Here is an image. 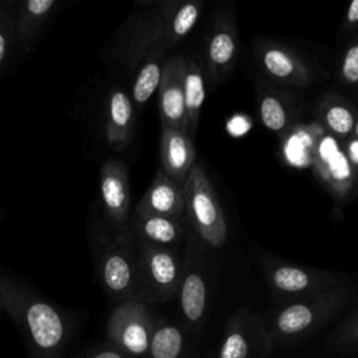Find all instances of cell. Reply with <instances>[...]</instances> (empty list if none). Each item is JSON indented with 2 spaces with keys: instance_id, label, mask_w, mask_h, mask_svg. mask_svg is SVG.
Returning <instances> with one entry per match:
<instances>
[{
  "instance_id": "cell-1",
  "label": "cell",
  "mask_w": 358,
  "mask_h": 358,
  "mask_svg": "<svg viewBox=\"0 0 358 358\" xmlns=\"http://www.w3.org/2000/svg\"><path fill=\"white\" fill-rule=\"evenodd\" d=\"M358 287L347 282L317 295L287 302L270 317L267 331L273 344L296 343L340 315L357 296Z\"/></svg>"
},
{
  "instance_id": "cell-2",
  "label": "cell",
  "mask_w": 358,
  "mask_h": 358,
  "mask_svg": "<svg viewBox=\"0 0 358 358\" xmlns=\"http://www.w3.org/2000/svg\"><path fill=\"white\" fill-rule=\"evenodd\" d=\"M186 217L196 235L210 248L224 246L228 235L227 220L215 189L200 161L190 169L183 186Z\"/></svg>"
},
{
  "instance_id": "cell-3",
  "label": "cell",
  "mask_w": 358,
  "mask_h": 358,
  "mask_svg": "<svg viewBox=\"0 0 358 358\" xmlns=\"http://www.w3.org/2000/svg\"><path fill=\"white\" fill-rule=\"evenodd\" d=\"M262 266L273 294L285 303L350 282L344 273L303 267L273 257L262 259Z\"/></svg>"
},
{
  "instance_id": "cell-4",
  "label": "cell",
  "mask_w": 358,
  "mask_h": 358,
  "mask_svg": "<svg viewBox=\"0 0 358 358\" xmlns=\"http://www.w3.org/2000/svg\"><path fill=\"white\" fill-rule=\"evenodd\" d=\"M140 301L168 302L178 295L183 266L172 248L136 241Z\"/></svg>"
},
{
  "instance_id": "cell-5",
  "label": "cell",
  "mask_w": 358,
  "mask_h": 358,
  "mask_svg": "<svg viewBox=\"0 0 358 358\" xmlns=\"http://www.w3.org/2000/svg\"><path fill=\"white\" fill-rule=\"evenodd\" d=\"M99 267L102 284L108 292L123 302L140 301L137 255L129 225L115 229L110 238L101 242Z\"/></svg>"
},
{
  "instance_id": "cell-6",
  "label": "cell",
  "mask_w": 358,
  "mask_h": 358,
  "mask_svg": "<svg viewBox=\"0 0 358 358\" xmlns=\"http://www.w3.org/2000/svg\"><path fill=\"white\" fill-rule=\"evenodd\" d=\"M273 348L266 322L239 308L228 317L214 358H267Z\"/></svg>"
},
{
  "instance_id": "cell-7",
  "label": "cell",
  "mask_w": 358,
  "mask_h": 358,
  "mask_svg": "<svg viewBox=\"0 0 358 358\" xmlns=\"http://www.w3.org/2000/svg\"><path fill=\"white\" fill-rule=\"evenodd\" d=\"M310 165L337 200L343 201L352 196L358 183V168L352 165L337 138L323 131L316 141Z\"/></svg>"
},
{
  "instance_id": "cell-8",
  "label": "cell",
  "mask_w": 358,
  "mask_h": 358,
  "mask_svg": "<svg viewBox=\"0 0 358 358\" xmlns=\"http://www.w3.org/2000/svg\"><path fill=\"white\" fill-rule=\"evenodd\" d=\"M238 55V28L231 10L215 13L206 38V69L213 87L221 84L232 71Z\"/></svg>"
},
{
  "instance_id": "cell-9",
  "label": "cell",
  "mask_w": 358,
  "mask_h": 358,
  "mask_svg": "<svg viewBox=\"0 0 358 358\" xmlns=\"http://www.w3.org/2000/svg\"><path fill=\"white\" fill-rule=\"evenodd\" d=\"M154 329V319L145 302L131 299L122 302L109 320L110 336L130 355L147 358Z\"/></svg>"
},
{
  "instance_id": "cell-10",
  "label": "cell",
  "mask_w": 358,
  "mask_h": 358,
  "mask_svg": "<svg viewBox=\"0 0 358 358\" xmlns=\"http://www.w3.org/2000/svg\"><path fill=\"white\" fill-rule=\"evenodd\" d=\"M255 57L260 69L271 80L292 85L306 87L315 81L310 66L291 48L270 39L255 43Z\"/></svg>"
},
{
  "instance_id": "cell-11",
  "label": "cell",
  "mask_w": 358,
  "mask_h": 358,
  "mask_svg": "<svg viewBox=\"0 0 358 358\" xmlns=\"http://www.w3.org/2000/svg\"><path fill=\"white\" fill-rule=\"evenodd\" d=\"M102 207L113 229L129 225L130 182L127 165L120 159H105L99 169Z\"/></svg>"
},
{
  "instance_id": "cell-12",
  "label": "cell",
  "mask_w": 358,
  "mask_h": 358,
  "mask_svg": "<svg viewBox=\"0 0 358 358\" xmlns=\"http://www.w3.org/2000/svg\"><path fill=\"white\" fill-rule=\"evenodd\" d=\"M183 76L185 56L175 55L168 57L158 87V112L161 126L186 133Z\"/></svg>"
},
{
  "instance_id": "cell-13",
  "label": "cell",
  "mask_w": 358,
  "mask_h": 358,
  "mask_svg": "<svg viewBox=\"0 0 358 358\" xmlns=\"http://www.w3.org/2000/svg\"><path fill=\"white\" fill-rule=\"evenodd\" d=\"M168 49L169 46L164 20L157 8L140 17L134 22L124 42L122 59L127 69L136 70L144 59L154 55L166 53Z\"/></svg>"
},
{
  "instance_id": "cell-14",
  "label": "cell",
  "mask_w": 358,
  "mask_h": 358,
  "mask_svg": "<svg viewBox=\"0 0 358 358\" xmlns=\"http://www.w3.org/2000/svg\"><path fill=\"white\" fill-rule=\"evenodd\" d=\"M186 257L176 296L179 299V309L185 326L190 331H197L207 316L208 288L206 277L200 266L193 259L189 246Z\"/></svg>"
},
{
  "instance_id": "cell-15",
  "label": "cell",
  "mask_w": 358,
  "mask_h": 358,
  "mask_svg": "<svg viewBox=\"0 0 358 358\" xmlns=\"http://www.w3.org/2000/svg\"><path fill=\"white\" fill-rule=\"evenodd\" d=\"M159 159V168L164 173L183 187L190 169L197 161L193 141L187 133L161 126Z\"/></svg>"
},
{
  "instance_id": "cell-16",
  "label": "cell",
  "mask_w": 358,
  "mask_h": 358,
  "mask_svg": "<svg viewBox=\"0 0 358 358\" xmlns=\"http://www.w3.org/2000/svg\"><path fill=\"white\" fill-rule=\"evenodd\" d=\"M134 211L182 220L183 214L186 215L183 187L168 178L164 171L158 168L150 187L137 203Z\"/></svg>"
},
{
  "instance_id": "cell-17",
  "label": "cell",
  "mask_w": 358,
  "mask_h": 358,
  "mask_svg": "<svg viewBox=\"0 0 358 358\" xmlns=\"http://www.w3.org/2000/svg\"><path fill=\"white\" fill-rule=\"evenodd\" d=\"M134 106L129 94L113 87L109 91L105 120V138L108 145L115 151H123L129 147L134 133Z\"/></svg>"
},
{
  "instance_id": "cell-18",
  "label": "cell",
  "mask_w": 358,
  "mask_h": 358,
  "mask_svg": "<svg viewBox=\"0 0 358 358\" xmlns=\"http://www.w3.org/2000/svg\"><path fill=\"white\" fill-rule=\"evenodd\" d=\"M257 109L262 123L273 133L284 136L295 126L296 108L294 99L284 91L266 81H259L256 87Z\"/></svg>"
},
{
  "instance_id": "cell-19",
  "label": "cell",
  "mask_w": 358,
  "mask_h": 358,
  "mask_svg": "<svg viewBox=\"0 0 358 358\" xmlns=\"http://www.w3.org/2000/svg\"><path fill=\"white\" fill-rule=\"evenodd\" d=\"M129 229L136 241L172 248L185 236L182 220H173L150 213L134 211L129 220Z\"/></svg>"
},
{
  "instance_id": "cell-20",
  "label": "cell",
  "mask_w": 358,
  "mask_h": 358,
  "mask_svg": "<svg viewBox=\"0 0 358 358\" xmlns=\"http://www.w3.org/2000/svg\"><path fill=\"white\" fill-rule=\"evenodd\" d=\"M157 8L164 20L166 41L169 49L176 46L196 25L203 1H179V0H164L157 3Z\"/></svg>"
},
{
  "instance_id": "cell-21",
  "label": "cell",
  "mask_w": 358,
  "mask_h": 358,
  "mask_svg": "<svg viewBox=\"0 0 358 358\" xmlns=\"http://www.w3.org/2000/svg\"><path fill=\"white\" fill-rule=\"evenodd\" d=\"M185 110H186V133L190 138L196 137L201 108L206 99V84L203 74V63L197 55L185 57Z\"/></svg>"
},
{
  "instance_id": "cell-22",
  "label": "cell",
  "mask_w": 358,
  "mask_h": 358,
  "mask_svg": "<svg viewBox=\"0 0 358 358\" xmlns=\"http://www.w3.org/2000/svg\"><path fill=\"white\" fill-rule=\"evenodd\" d=\"M317 113L319 124L337 140L351 136L358 119L357 108L337 94H326L320 99Z\"/></svg>"
},
{
  "instance_id": "cell-23",
  "label": "cell",
  "mask_w": 358,
  "mask_h": 358,
  "mask_svg": "<svg viewBox=\"0 0 358 358\" xmlns=\"http://www.w3.org/2000/svg\"><path fill=\"white\" fill-rule=\"evenodd\" d=\"M25 322L34 341L42 348L56 347L63 337V322L46 302L32 301L25 310Z\"/></svg>"
},
{
  "instance_id": "cell-24",
  "label": "cell",
  "mask_w": 358,
  "mask_h": 358,
  "mask_svg": "<svg viewBox=\"0 0 358 358\" xmlns=\"http://www.w3.org/2000/svg\"><path fill=\"white\" fill-rule=\"evenodd\" d=\"M55 0H28L15 4L14 41L21 48H28L41 32L53 8Z\"/></svg>"
},
{
  "instance_id": "cell-25",
  "label": "cell",
  "mask_w": 358,
  "mask_h": 358,
  "mask_svg": "<svg viewBox=\"0 0 358 358\" xmlns=\"http://www.w3.org/2000/svg\"><path fill=\"white\" fill-rule=\"evenodd\" d=\"M147 358H189V344L183 329L164 320H154Z\"/></svg>"
},
{
  "instance_id": "cell-26",
  "label": "cell",
  "mask_w": 358,
  "mask_h": 358,
  "mask_svg": "<svg viewBox=\"0 0 358 358\" xmlns=\"http://www.w3.org/2000/svg\"><path fill=\"white\" fill-rule=\"evenodd\" d=\"M323 127L313 122L309 126H294L282 136V154L288 164L303 166L312 164L313 151Z\"/></svg>"
},
{
  "instance_id": "cell-27",
  "label": "cell",
  "mask_w": 358,
  "mask_h": 358,
  "mask_svg": "<svg viewBox=\"0 0 358 358\" xmlns=\"http://www.w3.org/2000/svg\"><path fill=\"white\" fill-rule=\"evenodd\" d=\"M166 59V53H159L144 59L137 66L131 85V102L137 108L144 106L151 95L158 91Z\"/></svg>"
},
{
  "instance_id": "cell-28",
  "label": "cell",
  "mask_w": 358,
  "mask_h": 358,
  "mask_svg": "<svg viewBox=\"0 0 358 358\" xmlns=\"http://www.w3.org/2000/svg\"><path fill=\"white\" fill-rule=\"evenodd\" d=\"M15 4L11 1L0 3V71L7 59L8 49L14 41Z\"/></svg>"
},
{
  "instance_id": "cell-29",
  "label": "cell",
  "mask_w": 358,
  "mask_h": 358,
  "mask_svg": "<svg viewBox=\"0 0 358 358\" xmlns=\"http://www.w3.org/2000/svg\"><path fill=\"white\" fill-rule=\"evenodd\" d=\"M327 345L331 350L358 347V309L337 327Z\"/></svg>"
},
{
  "instance_id": "cell-30",
  "label": "cell",
  "mask_w": 358,
  "mask_h": 358,
  "mask_svg": "<svg viewBox=\"0 0 358 358\" xmlns=\"http://www.w3.org/2000/svg\"><path fill=\"white\" fill-rule=\"evenodd\" d=\"M340 80L350 85H358V36L352 38L343 52V57L338 69Z\"/></svg>"
},
{
  "instance_id": "cell-31",
  "label": "cell",
  "mask_w": 358,
  "mask_h": 358,
  "mask_svg": "<svg viewBox=\"0 0 358 358\" xmlns=\"http://www.w3.org/2000/svg\"><path fill=\"white\" fill-rule=\"evenodd\" d=\"M358 28V0H354L345 13L344 17V31H354Z\"/></svg>"
},
{
  "instance_id": "cell-32",
  "label": "cell",
  "mask_w": 358,
  "mask_h": 358,
  "mask_svg": "<svg viewBox=\"0 0 358 358\" xmlns=\"http://www.w3.org/2000/svg\"><path fill=\"white\" fill-rule=\"evenodd\" d=\"M344 151L350 158V161L352 162V165L358 168V138H354L352 141H350V144L344 148Z\"/></svg>"
},
{
  "instance_id": "cell-33",
  "label": "cell",
  "mask_w": 358,
  "mask_h": 358,
  "mask_svg": "<svg viewBox=\"0 0 358 358\" xmlns=\"http://www.w3.org/2000/svg\"><path fill=\"white\" fill-rule=\"evenodd\" d=\"M94 358H123V357L116 351H103V352L95 355Z\"/></svg>"
},
{
  "instance_id": "cell-34",
  "label": "cell",
  "mask_w": 358,
  "mask_h": 358,
  "mask_svg": "<svg viewBox=\"0 0 358 358\" xmlns=\"http://www.w3.org/2000/svg\"><path fill=\"white\" fill-rule=\"evenodd\" d=\"M352 136H354V138H358V119H357V123H355V126H354Z\"/></svg>"
}]
</instances>
